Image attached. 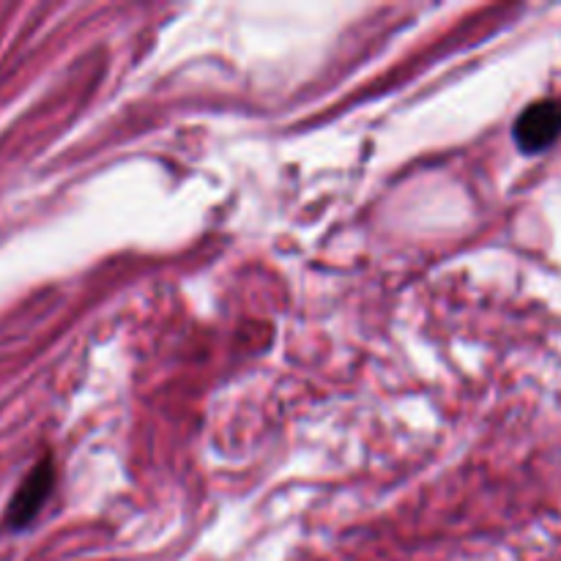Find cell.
<instances>
[{
    "label": "cell",
    "mask_w": 561,
    "mask_h": 561,
    "mask_svg": "<svg viewBox=\"0 0 561 561\" xmlns=\"http://www.w3.org/2000/svg\"><path fill=\"white\" fill-rule=\"evenodd\" d=\"M55 485V466L53 460L44 458L38 460L31 469V474L22 480V485L16 488L14 499H11L9 510H5V526L9 529H25L33 518L38 515V510L44 507L47 496L53 493Z\"/></svg>",
    "instance_id": "cell-2"
},
{
    "label": "cell",
    "mask_w": 561,
    "mask_h": 561,
    "mask_svg": "<svg viewBox=\"0 0 561 561\" xmlns=\"http://www.w3.org/2000/svg\"><path fill=\"white\" fill-rule=\"evenodd\" d=\"M561 137V96L529 104L515 121V142L524 153H540Z\"/></svg>",
    "instance_id": "cell-1"
}]
</instances>
